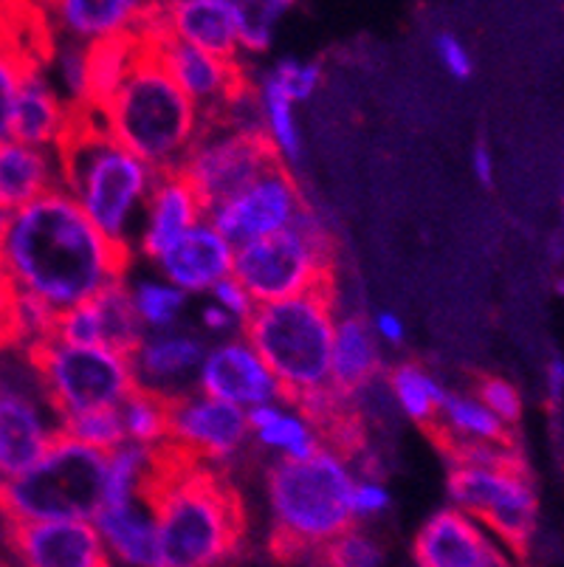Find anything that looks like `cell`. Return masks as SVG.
<instances>
[{"mask_svg":"<svg viewBox=\"0 0 564 567\" xmlns=\"http://www.w3.org/2000/svg\"><path fill=\"white\" fill-rule=\"evenodd\" d=\"M0 257L14 291L57 313L93 300L127 268V249L107 240L62 187L9 215Z\"/></svg>","mask_w":564,"mask_h":567,"instance_id":"obj_1","label":"cell"},{"mask_svg":"<svg viewBox=\"0 0 564 567\" xmlns=\"http://www.w3.org/2000/svg\"><path fill=\"white\" fill-rule=\"evenodd\" d=\"M155 517L158 567H224L246 539L240 494L215 466L164 443L142 494Z\"/></svg>","mask_w":564,"mask_h":567,"instance_id":"obj_2","label":"cell"},{"mask_svg":"<svg viewBox=\"0 0 564 567\" xmlns=\"http://www.w3.org/2000/svg\"><path fill=\"white\" fill-rule=\"evenodd\" d=\"M62 189L85 218L116 246H131V231L155 184V169L113 142L93 107L71 111L69 133L57 144Z\"/></svg>","mask_w":564,"mask_h":567,"instance_id":"obj_3","label":"cell"},{"mask_svg":"<svg viewBox=\"0 0 564 567\" xmlns=\"http://www.w3.org/2000/svg\"><path fill=\"white\" fill-rule=\"evenodd\" d=\"M356 474L339 452L322 450L308 461H279L268 468L271 550L277 559H308L353 528L350 492Z\"/></svg>","mask_w":564,"mask_h":567,"instance_id":"obj_4","label":"cell"},{"mask_svg":"<svg viewBox=\"0 0 564 567\" xmlns=\"http://www.w3.org/2000/svg\"><path fill=\"white\" fill-rule=\"evenodd\" d=\"M100 113L107 136L155 173H175L201 133V111L181 94L142 34V54Z\"/></svg>","mask_w":564,"mask_h":567,"instance_id":"obj_5","label":"cell"},{"mask_svg":"<svg viewBox=\"0 0 564 567\" xmlns=\"http://www.w3.org/2000/svg\"><path fill=\"white\" fill-rule=\"evenodd\" d=\"M243 333L279 381L286 401L325 390L330 386V350L336 333L334 286L314 288L294 300L257 306L243 324Z\"/></svg>","mask_w":564,"mask_h":567,"instance_id":"obj_6","label":"cell"},{"mask_svg":"<svg viewBox=\"0 0 564 567\" xmlns=\"http://www.w3.org/2000/svg\"><path fill=\"white\" fill-rule=\"evenodd\" d=\"M105 457L57 432L29 472L0 483V517L7 523L93 519L102 508Z\"/></svg>","mask_w":564,"mask_h":567,"instance_id":"obj_7","label":"cell"},{"mask_svg":"<svg viewBox=\"0 0 564 567\" xmlns=\"http://www.w3.org/2000/svg\"><path fill=\"white\" fill-rule=\"evenodd\" d=\"M232 277L255 306L294 300L314 288L334 286V257L325 226L305 209L286 231L235 249Z\"/></svg>","mask_w":564,"mask_h":567,"instance_id":"obj_8","label":"cell"},{"mask_svg":"<svg viewBox=\"0 0 564 567\" xmlns=\"http://www.w3.org/2000/svg\"><path fill=\"white\" fill-rule=\"evenodd\" d=\"M57 421L88 410H119L136 390L131 355L111 348H76L49 339L29 348Z\"/></svg>","mask_w":564,"mask_h":567,"instance_id":"obj_9","label":"cell"},{"mask_svg":"<svg viewBox=\"0 0 564 567\" xmlns=\"http://www.w3.org/2000/svg\"><path fill=\"white\" fill-rule=\"evenodd\" d=\"M279 164L283 158L263 131H243L224 118H206L178 173L209 213L212 206L237 195Z\"/></svg>","mask_w":564,"mask_h":567,"instance_id":"obj_10","label":"cell"},{"mask_svg":"<svg viewBox=\"0 0 564 567\" xmlns=\"http://www.w3.org/2000/svg\"><path fill=\"white\" fill-rule=\"evenodd\" d=\"M452 508L469 514L511 550L522 554L536 528V492L525 466H452L447 481Z\"/></svg>","mask_w":564,"mask_h":567,"instance_id":"obj_11","label":"cell"},{"mask_svg":"<svg viewBox=\"0 0 564 567\" xmlns=\"http://www.w3.org/2000/svg\"><path fill=\"white\" fill-rule=\"evenodd\" d=\"M142 34L147 38L155 60L162 63L170 80L181 87V94L198 107L201 122L217 116L226 105H232L237 96L248 91V82L243 80L237 60L212 56L164 32L162 20H158V3H153V14L144 23Z\"/></svg>","mask_w":564,"mask_h":567,"instance_id":"obj_12","label":"cell"},{"mask_svg":"<svg viewBox=\"0 0 564 567\" xmlns=\"http://www.w3.org/2000/svg\"><path fill=\"white\" fill-rule=\"evenodd\" d=\"M305 209L308 206L302 204L291 173L286 164H279L237 195L212 206L204 220L215 226L235 249H240L255 240H266L277 231H286L288 226L297 224Z\"/></svg>","mask_w":564,"mask_h":567,"instance_id":"obj_13","label":"cell"},{"mask_svg":"<svg viewBox=\"0 0 564 567\" xmlns=\"http://www.w3.org/2000/svg\"><path fill=\"white\" fill-rule=\"evenodd\" d=\"M248 437L246 410L209 395H173L170 399L167 443L184 455L209 466L226 463L243 450Z\"/></svg>","mask_w":564,"mask_h":567,"instance_id":"obj_14","label":"cell"},{"mask_svg":"<svg viewBox=\"0 0 564 567\" xmlns=\"http://www.w3.org/2000/svg\"><path fill=\"white\" fill-rule=\"evenodd\" d=\"M412 559L416 567H514L511 550L458 508H441L418 528Z\"/></svg>","mask_w":564,"mask_h":567,"instance_id":"obj_15","label":"cell"},{"mask_svg":"<svg viewBox=\"0 0 564 567\" xmlns=\"http://www.w3.org/2000/svg\"><path fill=\"white\" fill-rule=\"evenodd\" d=\"M198 390L201 395L226 401L240 410L277 404L279 399L286 401L279 381L246 339H226L206 350L198 368Z\"/></svg>","mask_w":564,"mask_h":567,"instance_id":"obj_16","label":"cell"},{"mask_svg":"<svg viewBox=\"0 0 564 567\" xmlns=\"http://www.w3.org/2000/svg\"><path fill=\"white\" fill-rule=\"evenodd\" d=\"M7 536L20 567H111L91 519L7 523Z\"/></svg>","mask_w":564,"mask_h":567,"instance_id":"obj_17","label":"cell"},{"mask_svg":"<svg viewBox=\"0 0 564 567\" xmlns=\"http://www.w3.org/2000/svg\"><path fill=\"white\" fill-rule=\"evenodd\" d=\"M18 7H0V144L12 133V105L20 80L29 71L43 69L51 56V34L45 32V18H34V9L18 14Z\"/></svg>","mask_w":564,"mask_h":567,"instance_id":"obj_18","label":"cell"},{"mask_svg":"<svg viewBox=\"0 0 564 567\" xmlns=\"http://www.w3.org/2000/svg\"><path fill=\"white\" fill-rule=\"evenodd\" d=\"M155 262H158L170 286L184 293H204L212 291L221 280L232 277L235 246L215 226L201 220Z\"/></svg>","mask_w":564,"mask_h":567,"instance_id":"obj_19","label":"cell"},{"mask_svg":"<svg viewBox=\"0 0 564 567\" xmlns=\"http://www.w3.org/2000/svg\"><path fill=\"white\" fill-rule=\"evenodd\" d=\"M206 218L204 204L198 200L195 189L186 184L184 175L175 173H158L155 184L150 189V198L144 204L142 215V235H139V249L144 257H158L178 244L181 237Z\"/></svg>","mask_w":564,"mask_h":567,"instance_id":"obj_20","label":"cell"},{"mask_svg":"<svg viewBox=\"0 0 564 567\" xmlns=\"http://www.w3.org/2000/svg\"><path fill=\"white\" fill-rule=\"evenodd\" d=\"M49 18L57 32L80 45L102 43V40L124 38L142 32L153 14V3L142 0H60L51 3Z\"/></svg>","mask_w":564,"mask_h":567,"instance_id":"obj_21","label":"cell"},{"mask_svg":"<svg viewBox=\"0 0 564 567\" xmlns=\"http://www.w3.org/2000/svg\"><path fill=\"white\" fill-rule=\"evenodd\" d=\"M57 432L29 395L0 390V483L29 472L45 455Z\"/></svg>","mask_w":564,"mask_h":567,"instance_id":"obj_22","label":"cell"},{"mask_svg":"<svg viewBox=\"0 0 564 567\" xmlns=\"http://www.w3.org/2000/svg\"><path fill=\"white\" fill-rule=\"evenodd\" d=\"M158 20L164 32L181 43L206 51L221 60L237 56L235 0H175L158 3Z\"/></svg>","mask_w":564,"mask_h":567,"instance_id":"obj_23","label":"cell"},{"mask_svg":"<svg viewBox=\"0 0 564 567\" xmlns=\"http://www.w3.org/2000/svg\"><path fill=\"white\" fill-rule=\"evenodd\" d=\"M71 111L74 107L69 105V100L57 94V87L45 80L43 69H34L20 80L9 133H12L14 142L57 151V144L69 133Z\"/></svg>","mask_w":564,"mask_h":567,"instance_id":"obj_24","label":"cell"},{"mask_svg":"<svg viewBox=\"0 0 564 567\" xmlns=\"http://www.w3.org/2000/svg\"><path fill=\"white\" fill-rule=\"evenodd\" d=\"M62 187L57 151L23 142L0 144V213L14 215Z\"/></svg>","mask_w":564,"mask_h":567,"instance_id":"obj_25","label":"cell"},{"mask_svg":"<svg viewBox=\"0 0 564 567\" xmlns=\"http://www.w3.org/2000/svg\"><path fill=\"white\" fill-rule=\"evenodd\" d=\"M91 523L105 545L111 567H158L155 517L144 499L116 508H100Z\"/></svg>","mask_w":564,"mask_h":567,"instance_id":"obj_26","label":"cell"},{"mask_svg":"<svg viewBox=\"0 0 564 567\" xmlns=\"http://www.w3.org/2000/svg\"><path fill=\"white\" fill-rule=\"evenodd\" d=\"M204 355V342L189 337V333L167 331L155 333V337H144L136 353L131 355L136 386L139 390H150V393L167 395L170 399V386L184 381L186 375L198 373Z\"/></svg>","mask_w":564,"mask_h":567,"instance_id":"obj_27","label":"cell"},{"mask_svg":"<svg viewBox=\"0 0 564 567\" xmlns=\"http://www.w3.org/2000/svg\"><path fill=\"white\" fill-rule=\"evenodd\" d=\"M379 344L370 324L361 317H345L336 322L334 350H330V386L336 393L359 395L379 375Z\"/></svg>","mask_w":564,"mask_h":567,"instance_id":"obj_28","label":"cell"},{"mask_svg":"<svg viewBox=\"0 0 564 567\" xmlns=\"http://www.w3.org/2000/svg\"><path fill=\"white\" fill-rule=\"evenodd\" d=\"M248 435H255L263 450H274L283 461H308L322 450V437L308 417L288 412L279 404H260L246 410Z\"/></svg>","mask_w":564,"mask_h":567,"instance_id":"obj_29","label":"cell"},{"mask_svg":"<svg viewBox=\"0 0 564 567\" xmlns=\"http://www.w3.org/2000/svg\"><path fill=\"white\" fill-rule=\"evenodd\" d=\"M434 441H465V443H514L511 426H505L496 415H491L474 395L449 393L438 410V421L432 424Z\"/></svg>","mask_w":564,"mask_h":567,"instance_id":"obj_30","label":"cell"},{"mask_svg":"<svg viewBox=\"0 0 564 567\" xmlns=\"http://www.w3.org/2000/svg\"><path fill=\"white\" fill-rule=\"evenodd\" d=\"M142 54V32L124 38L102 40L88 45V102L85 107L102 111L116 96L122 82L131 74Z\"/></svg>","mask_w":564,"mask_h":567,"instance_id":"obj_31","label":"cell"},{"mask_svg":"<svg viewBox=\"0 0 564 567\" xmlns=\"http://www.w3.org/2000/svg\"><path fill=\"white\" fill-rule=\"evenodd\" d=\"M155 450L139 443H122L105 457V481H102V508H116L142 499L144 486L153 474Z\"/></svg>","mask_w":564,"mask_h":567,"instance_id":"obj_32","label":"cell"},{"mask_svg":"<svg viewBox=\"0 0 564 567\" xmlns=\"http://www.w3.org/2000/svg\"><path fill=\"white\" fill-rule=\"evenodd\" d=\"M390 393L396 399V404L401 406V412L416 424L432 430V424L438 421V410L443 404V390L434 375H429L421 364L403 362L398 368L390 370Z\"/></svg>","mask_w":564,"mask_h":567,"instance_id":"obj_33","label":"cell"},{"mask_svg":"<svg viewBox=\"0 0 564 567\" xmlns=\"http://www.w3.org/2000/svg\"><path fill=\"white\" fill-rule=\"evenodd\" d=\"M257 102H260L263 131H266L277 156L283 158V164L299 162L302 158V133H299L294 102L283 94V87L268 74L257 85Z\"/></svg>","mask_w":564,"mask_h":567,"instance_id":"obj_34","label":"cell"},{"mask_svg":"<svg viewBox=\"0 0 564 567\" xmlns=\"http://www.w3.org/2000/svg\"><path fill=\"white\" fill-rule=\"evenodd\" d=\"M124 437L127 443H139V446H150L158 450L167 443V426H170V399L167 395L150 393V390H133L122 406Z\"/></svg>","mask_w":564,"mask_h":567,"instance_id":"obj_35","label":"cell"},{"mask_svg":"<svg viewBox=\"0 0 564 567\" xmlns=\"http://www.w3.org/2000/svg\"><path fill=\"white\" fill-rule=\"evenodd\" d=\"M131 302L142 328L167 333L186 308V293L167 280H142L131 288Z\"/></svg>","mask_w":564,"mask_h":567,"instance_id":"obj_36","label":"cell"},{"mask_svg":"<svg viewBox=\"0 0 564 567\" xmlns=\"http://www.w3.org/2000/svg\"><path fill=\"white\" fill-rule=\"evenodd\" d=\"M291 9L286 0H235V29L237 49L248 54L268 51L274 40V25Z\"/></svg>","mask_w":564,"mask_h":567,"instance_id":"obj_37","label":"cell"},{"mask_svg":"<svg viewBox=\"0 0 564 567\" xmlns=\"http://www.w3.org/2000/svg\"><path fill=\"white\" fill-rule=\"evenodd\" d=\"M57 430H60L62 435L80 441L88 450L102 452V455H111V452L119 450L122 443H127L119 410H88L76 412V415H65L60 417V426H57Z\"/></svg>","mask_w":564,"mask_h":567,"instance_id":"obj_38","label":"cell"},{"mask_svg":"<svg viewBox=\"0 0 564 567\" xmlns=\"http://www.w3.org/2000/svg\"><path fill=\"white\" fill-rule=\"evenodd\" d=\"M310 561L317 567H387V554L376 536L353 525L319 548Z\"/></svg>","mask_w":564,"mask_h":567,"instance_id":"obj_39","label":"cell"},{"mask_svg":"<svg viewBox=\"0 0 564 567\" xmlns=\"http://www.w3.org/2000/svg\"><path fill=\"white\" fill-rule=\"evenodd\" d=\"M51 60H54L57 80L69 96L71 107H85L88 102V45L62 38L51 45Z\"/></svg>","mask_w":564,"mask_h":567,"instance_id":"obj_40","label":"cell"},{"mask_svg":"<svg viewBox=\"0 0 564 567\" xmlns=\"http://www.w3.org/2000/svg\"><path fill=\"white\" fill-rule=\"evenodd\" d=\"M322 63L319 60H297V56H286L279 60L268 76L283 87V94L297 105V102L310 100L317 94V87L322 85Z\"/></svg>","mask_w":564,"mask_h":567,"instance_id":"obj_41","label":"cell"},{"mask_svg":"<svg viewBox=\"0 0 564 567\" xmlns=\"http://www.w3.org/2000/svg\"><path fill=\"white\" fill-rule=\"evenodd\" d=\"M474 399L503 421L505 426H514L522 417V399L516 393V386L511 381L500 379V375H489L478 384V395Z\"/></svg>","mask_w":564,"mask_h":567,"instance_id":"obj_42","label":"cell"},{"mask_svg":"<svg viewBox=\"0 0 564 567\" xmlns=\"http://www.w3.org/2000/svg\"><path fill=\"white\" fill-rule=\"evenodd\" d=\"M390 508V492L384 488V483L372 481V477H356L353 492H350V517L353 525L361 519L381 517V514Z\"/></svg>","mask_w":564,"mask_h":567,"instance_id":"obj_43","label":"cell"},{"mask_svg":"<svg viewBox=\"0 0 564 567\" xmlns=\"http://www.w3.org/2000/svg\"><path fill=\"white\" fill-rule=\"evenodd\" d=\"M434 56L438 63L447 69V74H452L454 80H469L474 74V60L472 51L465 49L463 40L452 32H438L432 40Z\"/></svg>","mask_w":564,"mask_h":567,"instance_id":"obj_44","label":"cell"},{"mask_svg":"<svg viewBox=\"0 0 564 567\" xmlns=\"http://www.w3.org/2000/svg\"><path fill=\"white\" fill-rule=\"evenodd\" d=\"M212 293H215L217 306L237 319V324H246L248 319H252V313L257 311L255 300L248 297V291L235 280V277H226V280L217 282V286L212 288Z\"/></svg>","mask_w":564,"mask_h":567,"instance_id":"obj_45","label":"cell"},{"mask_svg":"<svg viewBox=\"0 0 564 567\" xmlns=\"http://www.w3.org/2000/svg\"><path fill=\"white\" fill-rule=\"evenodd\" d=\"M14 300H18V291H14L12 280H9L3 257H0V348L18 342V328H14Z\"/></svg>","mask_w":564,"mask_h":567,"instance_id":"obj_46","label":"cell"},{"mask_svg":"<svg viewBox=\"0 0 564 567\" xmlns=\"http://www.w3.org/2000/svg\"><path fill=\"white\" fill-rule=\"evenodd\" d=\"M370 331L372 337L381 339V342L387 344H403V339H407V324H403V319L392 311L376 313Z\"/></svg>","mask_w":564,"mask_h":567,"instance_id":"obj_47","label":"cell"},{"mask_svg":"<svg viewBox=\"0 0 564 567\" xmlns=\"http://www.w3.org/2000/svg\"><path fill=\"white\" fill-rule=\"evenodd\" d=\"M201 324H204L206 333H217V337H224V333H232L237 328V319L232 313H226L224 308L217 306V302H209V306L201 308Z\"/></svg>","mask_w":564,"mask_h":567,"instance_id":"obj_48","label":"cell"},{"mask_svg":"<svg viewBox=\"0 0 564 567\" xmlns=\"http://www.w3.org/2000/svg\"><path fill=\"white\" fill-rule=\"evenodd\" d=\"M472 169H474V175H478L480 184H485V187H491V184H494V153H491V147L483 142V138L474 144Z\"/></svg>","mask_w":564,"mask_h":567,"instance_id":"obj_49","label":"cell"},{"mask_svg":"<svg viewBox=\"0 0 564 567\" xmlns=\"http://www.w3.org/2000/svg\"><path fill=\"white\" fill-rule=\"evenodd\" d=\"M545 386H547V399L553 404L564 399V359H551L545 370Z\"/></svg>","mask_w":564,"mask_h":567,"instance_id":"obj_50","label":"cell"},{"mask_svg":"<svg viewBox=\"0 0 564 567\" xmlns=\"http://www.w3.org/2000/svg\"><path fill=\"white\" fill-rule=\"evenodd\" d=\"M9 224V215L7 213H0V235H3V229H7Z\"/></svg>","mask_w":564,"mask_h":567,"instance_id":"obj_51","label":"cell"},{"mask_svg":"<svg viewBox=\"0 0 564 567\" xmlns=\"http://www.w3.org/2000/svg\"><path fill=\"white\" fill-rule=\"evenodd\" d=\"M556 291H558V293H564V280H558V282H556Z\"/></svg>","mask_w":564,"mask_h":567,"instance_id":"obj_52","label":"cell"}]
</instances>
